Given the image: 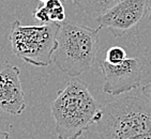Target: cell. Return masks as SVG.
Segmentation results:
<instances>
[{"instance_id":"5b68a950","label":"cell","mask_w":151,"mask_h":139,"mask_svg":"<svg viewBox=\"0 0 151 139\" xmlns=\"http://www.w3.org/2000/svg\"><path fill=\"white\" fill-rule=\"evenodd\" d=\"M104 77L103 91L111 95L130 92L142 85L145 76V62L139 58L127 57L119 64H111L105 60L100 62Z\"/></svg>"},{"instance_id":"3957f363","label":"cell","mask_w":151,"mask_h":139,"mask_svg":"<svg viewBox=\"0 0 151 139\" xmlns=\"http://www.w3.org/2000/svg\"><path fill=\"white\" fill-rule=\"evenodd\" d=\"M101 29V26L92 29L75 21L61 23L52 61L71 77H77L87 72L96 61Z\"/></svg>"},{"instance_id":"30bf717a","label":"cell","mask_w":151,"mask_h":139,"mask_svg":"<svg viewBox=\"0 0 151 139\" xmlns=\"http://www.w3.org/2000/svg\"><path fill=\"white\" fill-rule=\"evenodd\" d=\"M127 59V52L120 46H113L106 52L105 61L111 64H119Z\"/></svg>"},{"instance_id":"277c9868","label":"cell","mask_w":151,"mask_h":139,"mask_svg":"<svg viewBox=\"0 0 151 139\" xmlns=\"http://www.w3.org/2000/svg\"><path fill=\"white\" fill-rule=\"evenodd\" d=\"M59 25L50 23L24 26L19 19H15L9 34L12 52L33 67H48L52 62Z\"/></svg>"},{"instance_id":"4fadbf2b","label":"cell","mask_w":151,"mask_h":139,"mask_svg":"<svg viewBox=\"0 0 151 139\" xmlns=\"http://www.w3.org/2000/svg\"><path fill=\"white\" fill-rule=\"evenodd\" d=\"M0 139H10V134L0 128Z\"/></svg>"},{"instance_id":"7a4b0ae2","label":"cell","mask_w":151,"mask_h":139,"mask_svg":"<svg viewBox=\"0 0 151 139\" xmlns=\"http://www.w3.org/2000/svg\"><path fill=\"white\" fill-rule=\"evenodd\" d=\"M96 123L101 139H151V102L144 94H129L102 107Z\"/></svg>"},{"instance_id":"52a82bcc","label":"cell","mask_w":151,"mask_h":139,"mask_svg":"<svg viewBox=\"0 0 151 139\" xmlns=\"http://www.w3.org/2000/svg\"><path fill=\"white\" fill-rule=\"evenodd\" d=\"M25 108L20 70L8 62L0 64V110L11 116H19Z\"/></svg>"},{"instance_id":"5bb4252c","label":"cell","mask_w":151,"mask_h":139,"mask_svg":"<svg viewBox=\"0 0 151 139\" xmlns=\"http://www.w3.org/2000/svg\"><path fill=\"white\" fill-rule=\"evenodd\" d=\"M39 1H41V2H42V3H43V2H46V1H47V0H39Z\"/></svg>"},{"instance_id":"9a60e30c","label":"cell","mask_w":151,"mask_h":139,"mask_svg":"<svg viewBox=\"0 0 151 139\" xmlns=\"http://www.w3.org/2000/svg\"><path fill=\"white\" fill-rule=\"evenodd\" d=\"M149 11H150V16H151V3H150V8H149Z\"/></svg>"},{"instance_id":"8fae6325","label":"cell","mask_w":151,"mask_h":139,"mask_svg":"<svg viewBox=\"0 0 151 139\" xmlns=\"http://www.w3.org/2000/svg\"><path fill=\"white\" fill-rule=\"evenodd\" d=\"M32 16H33V19L37 20V21H40V23H42V24L50 23V15H48V12H47L46 6H44V3H42L40 6H38V8L33 11Z\"/></svg>"},{"instance_id":"9c48e42d","label":"cell","mask_w":151,"mask_h":139,"mask_svg":"<svg viewBox=\"0 0 151 139\" xmlns=\"http://www.w3.org/2000/svg\"><path fill=\"white\" fill-rule=\"evenodd\" d=\"M43 3L48 12L50 23L61 24L65 21V11L61 0H47Z\"/></svg>"},{"instance_id":"7c38bea8","label":"cell","mask_w":151,"mask_h":139,"mask_svg":"<svg viewBox=\"0 0 151 139\" xmlns=\"http://www.w3.org/2000/svg\"><path fill=\"white\" fill-rule=\"evenodd\" d=\"M142 93L151 102V82H149L142 88Z\"/></svg>"},{"instance_id":"6da1fadb","label":"cell","mask_w":151,"mask_h":139,"mask_svg":"<svg viewBox=\"0 0 151 139\" xmlns=\"http://www.w3.org/2000/svg\"><path fill=\"white\" fill-rule=\"evenodd\" d=\"M103 110L84 80L72 77L52 103L58 139H78L101 120Z\"/></svg>"},{"instance_id":"ba28073f","label":"cell","mask_w":151,"mask_h":139,"mask_svg":"<svg viewBox=\"0 0 151 139\" xmlns=\"http://www.w3.org/2000/svg\"><path fill=\"white\" fill-rule=\"evenodd\" d=\"M71 1L81 11L90 15L91 17L96 18L119 2L120 0H71Z\"/></svg>"},{"instance_id":"8992f818","label":"cell","mask_w":151,"mask_h":139,"mask_svg":"<svg viewBox=\"0 0 151 139\" xmlns=\"http://www.w3.org/2000/svg\"><path fill=\"white\" fill-rule=\"evenodd\" d=\"M151 0H120L96 18L102 28H107L115 37H122L137 26L147 14Z\"/></svg>"}]
</instances>
